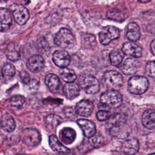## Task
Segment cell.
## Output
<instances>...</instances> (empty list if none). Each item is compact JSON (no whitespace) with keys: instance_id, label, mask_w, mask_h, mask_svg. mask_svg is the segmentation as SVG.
Instances as JSON below:
<instances>
[{"instance_id":"cell-10","label":"cell","mask_w":155,"mask_h":155,"mask_svg":"<svg viewBox=\"0 0 155 155\" xmlns=\"http://www.w3.org/2000/svg\"><path fill=\"white\" fill-rule=\"evenodd\" d=\"M53 61L59 67L65 68L70 62V56L68 52L64 50H58L55 51L52 56Z\"/></svg>"},{"instance_id":"cell-38","label":"cell","mask_w":155,"mask_h":155,"mask_svg":"<svg viewBox=\"0 0 155 155\" xmlns=\"http://www.w3.org/2000/svg\"><path fill=\"white\" fill-rule=\"evenodd\" d=\"M148 155H155V153H151V154H149Z\"/></svg>"},{"instance_id":"cell-36","label":"cell","mask_w":155,"mask_h":155,"mask_svg":"<svg viewBox=\"0 0 155 155\" xmlns=\"http://www.w3.org/2000/svg\"><path fill=\"white\" fill-rule=\"evenodd\" d=\"M137 1L141 3H147L150 1H151V0H137Z\"/></svg>"},{"instance_id":"cell-23","label":"cell","mask_w":155,"mask_h":155,"mask_svg":"<svg viewBox=\"0 0 155 155\" xmlns=\"http://www.w3.org/2000/svg\"><path fill=\"white\" fill-rule=\"evenodd\" d=\"M76 131L71 128H64L60 132V137L62 141L66 144H70L76 139Z\"/></svg>"},{"instance_id":"cell-11","label":"cell","mask_w":155,"mask_h":155,"mask_svg":"<svg viewBox=\"0 0 155 155\" xmlns=\"http://www.w3.org/2000/svg\"><path fill=\"white\" fill-rule=\"evenodd\" d=\"M94 105L93 102L87 99H84L79 102L76 107L75 111L79 115L83 117H88L93 113Z\"/></svg>"},{"instance_id":"cell-21","label":"cell","mask_w":155,"mask_h":155,"mask_svg":"<svg viewBox=\"0 0 155 155\" xmlns=\"http://www.w3.org/2000/svg\"><path fill=\"white\" fill-rule=\"evenodd\" d=\"M80 87L77 84L72 82H67L63 88L64 93L68 99H73L78 97L80 94Z\"/></svg>"},{"instance_id":"cell-4","label":"cell","mask_w":155,"mask_h":155,"mask_svg":"<svg viewBox=\"0 0 155 155\" xmlns=\"http://www.w3.org/2000/svg\"><path fill=\"white\" fill-rule=\"evenodd\" d=\"M148 81L145 77L133 76L128 80L127 88L128 91L132 94H142L148 90Z\"/></svg>"},{"instance_id":"cell-20","label":"cell","mask_w":155,"mask_h":155,"mask_svg":"<svg viewBox=\"0 0 155 155\" xmlns=\"http://www.w3.org/2000/svg\"><path fill=\"white\" fill-rule=\"evenodd\" d=\"M137 62L134 59L127 58L122 63L120 69L122 71L127 75H133L137 71Z\"/></svg>"},{"instance_id":"cell-17","label":"cell","mask_w":155,"mask_h":155,"mask_svg":"<svg viewBox=\"0 0 155 155\" xmlns=\"http://www.w3.org/2000/svg\"><path fill=\"white\" fill-rule=\"evenodd\" d=\"M125 36L130 41H137L140 37V31L139 25L135 22L129 23L126 27Z\"/></svg>"},{"instance_id":"cell-8","label":"cell","mask_w":155,"mask_h":155,"mask_svg":"<svg viewBox=\"0 0 155 155\" xmlns=\"http://www.w3.org/2000/svg\"><path fill=\"white\" fill-rule=\"evenodd\" d=\"M14 19L16 23L19 25L25 24L28 20L30 13L28 10L22 5L13 4L10 7Z\"/></svg>"},{"instance_id":"cell-34","label":"cell","mask_w":155,"mask_h":155,"mask_svg":"<svg viewBox=\"0 0 155 155\" xmlns=\"http://www.w3.org/2000/svg\"><path fill=\"white\" fill-rule=\"evenodd\" d=\"M111 113L109 110H101L98 111L96 113V117L100 121H104L105 120H108L111 116Z\"/></svg>"},{"instance_id":"cell-31","label":"cell","mask_w":155,"mask_h":155,"mask_svg":"<svg viewBox=\"0 0 155 155\" xmlns=\"http://www.w3.org/2000/svg\"><path fill=\"white\" fill-rule=\"evenodd\" d=\"M24 98L23 96L20 95H16L12 96L9 101L10 105L17 108H21L24 103Z\"/></svg>"},{"instance_id":"cell-27","label":"cell","mask_w":155,"mask_h":155,"mask_svg":"<svg viewBox=\"0 0 155 155\" xmlns=\"http://www.w3.org/2000/svg\"><path fill=\"white\" fill-rule=\"evenodd\" d=\"M124 53L122 51L114 50L110 53L109 55V58L111 65L114 66H119L124 58Z\"/></svg>"},{"instance_id":"cell-25","label":"cell","mask_w":155,"mask_h":155,"mask_svg":"<svg viewBox=\"0 0 155 155\" xmlns=\"http://www.w3.org/2000/svg\"><path fill=\"white\" fill-rule=\"evenodd\" d=\"M61 120V118L58 115L51 114L48 115L45 118V125L48 129L53 130L58 127Z\"/></svg>"},{"instance_id":"cell-37","label":"cell","mask_w":155,"mask_h":155,"mask_svg":"<svg viewBox=\"0 0 155 155\" xmlns=\"http://www.w3.org/2000/svg\"><path fill=\"white\" fill-rule=\"evenodd\" d=\"M113 155H128V154H126L124 153H115L113 154Z\"/></svg>"},{"instance_id":"cell-19","label":"cell","mask_w":155,"mask_h":155,"mask_svg":"<svg viewBox=\"0 0 155 155\" xmlns=\"http://www.w3.org/2000/svg\"><path fill=\"white\" fill-rule=\"evenodd\" d=\"M12 23V17L8 10L0 8V31H7Z\"/></svg>"},{"instance_id":"cell-7","label":"cell","mask_w":155,"mask_h":155,"mask_svg":"<svg viewBox=\"0 0 155 155\" xmlns=\"http://www.w3.org/2000/svg\"><path fill=\"white\" fill-rule=\"evenodd\" d=\"M120 36L119 30L113 25L104 27L99 33V40L101 44L107 45L112 41L117 39Z\"/></svg>"},{"instance_id":"cell-28","label":"cell","mask_w":155,"mask_h":155,"mask_svg":"<svg viewBox=\"0 0 155 155\" xmlns=\"http://www.w3.org/2000/svg\"><path fill=\"white\" fill-rule=\"evenodd\" d=\"M107 17L108 19L113 20L117 22H122L124 21V14L117 9H112L108 10L107 13Z\"/></svg>"},{"instance_id":"cell-32","label":"cell","mask_w":155,"mask_h":155,"mask_svg":"<svg viewBox=\"0 0 155 155\" xmlns=\"http://www.w3.org/2000/svg\"><path fill=\"white\" fill-rule=\"evenodd\" d=\"M10 47V45H8ZM6 56L8 59L12 61H16L19 59V54L18 51L14 48H12L10 47V48H8L6 51Z\"/></svg>"},{"instance_id":"cell-30","label":"cell","mask_w":155,"mask_h":155,"mask_svg":"<svg viewBox=\"0 0 155 155\" xmlns=\"http://www.w3.org/2000/svg\"><path fill=\"white\" fill-rule=\"evenodd\" d=\"M2 73L5 78H10L15 74V68L10 63L5 64L2 68Z\"/></svg>"},{"instance_id":"cell-15","label":"cell","mask_w":155,"mask_h":155,"mask_svg":"<svg viewBox=\"0 0 155 155\" xmlns=\"http://www.w3.org/2000/svg\"><path fill=\"white\" fill-rule=\"evenodd\" d=\"M49 144L52 150L59 155H65L70 152V150L62 144L54 134L50 136Z\"/></svg>"},{"instance_id":"cell-18","label":"cell","mask_w":155,"mask_h":155,"mask_svg":"<svg viewBox=\"0 0 155 155\" xmlns=\"http://www.w3.org/2000/svg\"><path fill=\"white\" fill-rule=\"evenodd\" d=\"M142 123L148 129H155V111L152 109H146L142 115Z\"/></svg>"},{"instance_id":"cell-9","label":"cell","mask_w":155,"mask_h":155,"mask_svg":"<svg viewBox=\"0 0 155 155\" xmlns=\"http://www.w3.org/2000/svg\"><path fill=\"white\" fill-rule=\"evenodd\" d=\"M40 133L35 129L26 128L22 133V141L29 147L37 146L41 142Z\"/></svg>"},{"instance_id":"cell-12","label":"cell","mask_w":155,"mask_h":155,"mask_svg":"<svg viewBox=\"0 0 155 155\" xmlns=\"http://www.w3.org/2000/svg\"><path fill=\"white\" fill-rule=\"evenodd\" d=\"M122 51L124 54L131 56L134 58H140L142 54V49L141 47L134 42L130 41L123 44Z\"/></svg>"},{"instance_id":"cell-24","label":"cell","mask_w":155,"mask_h":155,"mask_svg":"<svg viewBox=\"0 0 155 155\" xmlns=\"http://www.w3.org/2000/svg\"><path fill=\"white\" fill-rule=\"evenodd\" d=\"M1 126L7 132H12L16 127L15 122L13 118V117L8 114H4L0 121Z\"/></svg>"},{"instance_id":"cell-29","label":"cell","mask_w":155,"mask_h":155,"mask_svg":"<svg viewBox=\"0 0 155 155\" xmlns=\"http://www.w3.org/2000/svg\"><path fill=\"white\" fill-rule=\"evenodd\" d=\"M89 142L93 147L99 148L103 145L104 138L100 134H95L89 138Z\"/></svg>"},{"instance_id":"cell-16","label":"cell","mask_w":155,"mask_h":155,"mask_svg":"<svg viewBox=\"0 0 155 155\" xmlns=\"http://www.w3.org/2000/svg\"><path fill=\"white\" fill-rule=\"evenodd\" d=\"M77 123L86 137L90 138L96 134V125L93 122L88 119H80L77 120Z\"/></svg>"},{"instance_id":"cell-22","label":"cell","mask_w":155,"mask_h":155,"mask_svg":"<svg viewBox=\"0 0 155 155\" xmlns=\"http://www.w3.org/2000/svg\"><path fill=\"white\" fill-rule=\"evenodd\" d=\"M45 82L50 89V90L53 93H57L59 91L61 83L59 78L54 74H48L45 78Z\"/></svg>"},{"instance_id":"cell-40","label":"cell","mask_w":155,"mask_h":155,"mask_svg":"<svg viewBox=\"0 0 155 155\" xmlns=\"http://www.w3.org/2000/svg\"><path fill=\"white\" fill-rule=\"evenodd\" d=\"M1 1V0H0V1Z\"/></svg>"},{"instance_id":"cell-13","label":"cell","mask_w":155,"mask_h":155,"mask_svg":"<svg viewBox=\"0 0 155 155\" xmlns=\"http://www.w3.org/2000/svg\"><path fill=\"white\" fill-rule=\"evenodd\" d=\"M44 66V58L38 54L33 55L28 58L27 62V67L28 69L33 73L40 71Z\"/></svg>"},{"instance_id":"cell-3","label":"cell","mask_w":155,"mask_h":155,"mask_svg":"<svg viewBox=\"0 0 155 155\" xmlns=\"http://www.w3.org/2000/svg\"><path fill=\"white\" fill-rule=\"evenodd\" d=\"M78 83L80 88L88 94H96L100 90L99 81L91 74H82L79 78Z\"/></svg>"},{"instance_id":"cell-14","label":"cell","mask_w":155,"mask_h":155,"mask_svg":"<svg viewBox=\"0 0 155 155\" xmlns=\"http://www.w3.org/2000/svg\"><path fill=\"white\" fill-rule=\"evenodd\" d=\"M139 143L136 138H131L125 140L121 147L123 153L128 155H134L139 151Z\"/></svg>"},{"instance_id":"cell-2","label":"cell","mask_w":155,"mask_h":155,"mask_svg":"<svg viewBox=\"0 0 155 155\" xmlns=\"http://www.w3.org/2000/svg\"><path fill=\"white\" fill-rule=\"evenodd\" d=\"M123 98L120 92L116 90L110 89L103 93L100 97L99 109L109 110L120 107L122 103Z\"/></svg>"},{"instance_id":"cell-6","label":"cell","mask_w":155,"mask_h":155,"mask_svg":"<svg viewBox=\"0 0 155 155\" xmlns=\"http://www.w3.org/2000/svg\"><path fill=\"white\" fill-rule=\"evenodd\" d=\"M124 79L122 76L115 70L106 71L102 78L103 84L110 89L118 88L123 84Z\"/></svg>"},{"instance_id":"cell-1","label":"cell","mask_w":155,"mask_h":155,"mask_svg":"<svg viewBox=\"0 0 155 155\" xmlns=\"http://www.w3.org/2000/svg\"><path fill=\"white\" fill-rule=\"evenodd\" d=\"M108 124H110L109 133L112 136L118 139L127 138L131 133V128L125 122V116L120 113L111 115Z\"/></svg>"},{"instance_id":"cell-26","label":"cell","mask_w":155,"mask_h":155,"mask_svg":"<svg viewBox=\"0 0 155 155\" xmlns=\"http://www.w3.org/2000/svg\"><path fill=\"white\" fill-rule=\"evenodd\" d=\"M59 74L61 79L67 82H74L76 79V74L75 72L73 70L66 67L62 68V69L59 71Z\"/></svg>"},{"instance_id":"cell-33","label":"cell","mask_w":155,"mask_h":155,"mask_svg":"<svg viewBox=\"0 0 155 155\" xmlns=\"http://www.w3.org/2000/svg\"><path fill=\"white\" fill-rule=\"evenodd\" d=\"M145 73L150 77H155V61H151L147 63Z\"/></svg>"},{"instance_id":"cell-35","label":"cell","mask_w":155,"mask_h":155,"mask_svg":"<svg viewBox=\"0 0 155 155\" xmlns=\"http://www.w3.org/2000/svg\"><path fill=\"white\" fill-rule=\"evenodd\" d=\"M150 50L153 54L155 56V39H153L150 44Z\"/></svg>"},{"instance_id":"cell-5","label":"cell","mask_w":155,"mask_h":155,"mask_svg":"<svg viewBox=\"0 0 155 155\" xmlns=\"http://www.w3.org/2000/svg\"><path fill=\"white\" fill-rule=\"evenodd\" d=\"M75 38L71 32L66 28H62L56 33L54 44L62 48H71L75 44Z\"/></svg>"},{"instance_id":"cell-39","label":"cell","mask_w":155,"mask_h":155,"mask_svg":"<svg viewBox=\"0 0 155 155\" xmlns=\"http://www.w3.org/2000/svg\"><path fill=\"white\" fill-rule=\"evenodd\" d=\"M1 72H0V78H1Z\"/></svg>"}]
</instances>
